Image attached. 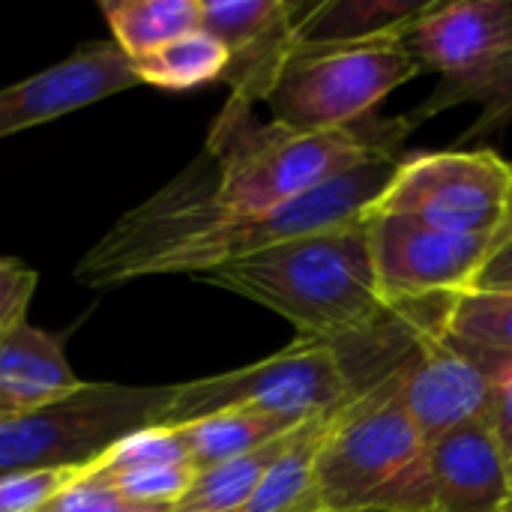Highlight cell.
Returning <instances> with one entry per match:
<instances>
[{"label":"cell","instance_id":"cell-1","mask_svg":"<svg viewBox=\"0 0 512 512\" xmlns=\"http://www.w3.org/2000/svg\"><path fill=\"white\" fill-rule=\"evenodd\" d=\"M399 156L363 162L318 189L258 216H228L213 201V174L192 165L141 207L129 210L75 267L87 288H114L141 276H204L285 240L360 219L387 189Z\"/></svg>","mask_w":512,"mask_h":512},{"label":"cell","instance_id":"cell-2","mask_svg":"<svg viewBox=\"0 0 512 512\" xmlns=\"http://www.w3.org/2000/svg\"><path fill=\"white\" fill-rule=\"evenodd\" d=\"M279 318L300 339L348 342L372 330L393 306L378 288L366 219H351L198 276Z\"/></svg>","mask_w":512,"mask_h":512},{"label":"cell","instance_id":"cell-3","mask_svg":"<svg viewBox=\"0 0 512 512\" xmlns=\"http://www.w3.org/2000/svg\"><path fill=\"white\" fill-rule=\"evenodd\" d=\"M414 126L402 117L363 120L336 132H297L276 120L261 123L252 105L228 99L207 135L213 201L228 216L276 210L363 162L399 156Z\"/></svg>","mask_w":512,"mask_h":512},{"label":"cell","instance_id":"cell-4","mask_svg":"<svg viewBox=\"0 0 512 512\" xmlns=\"http://www.w3.org/2000/svg\"><path fill=\"white\" fill-rule=\"evenodd\" d=\"M315 495L324 510L435 512L429 441L405 408L399 366L333 414Z\"/></svg>","mask_w":512,"mask_h":512},{"label":"cell","instance_id":"cell-5","mask_svg":"<svg viewBox=\"0 0 512 512\" xmlns=\"http://www.w3.org/2000/svg\"><path fill=\"white\" fill-rule=\"evenodd\" d=\"M420 72L426 69L405 36L351 45H294L267 96V108L276 123L297 132L351 129Z\"/></svg>","mask_w":512,"mask_h":512},{"label":"cell","instance_id":"cell-6","mask_svg":"<svg viewBox=\"0 0 512 512\" xmlns=\"http://www.w3.org/2000/svg\"><path fill=\"white\" fill-rule=\"evenodd\" d=\"M408 48L441 75V87L411 120L477 102L480 123L471 135L492 132L512 117V0H453L432 3L405 33Z\"/></svg>","mask_w":512,"mask_h":512},{"label":"cell","instance_id":"cell-7","mask_svg":"<svg viewBox=\"0 0 512 512\" xmlns=\"http://www.w3.org/2000/svg\"><path fill=\"white\" fill-rule=\"evenodd\" d=\"M174 384H90L45 408L0 417V474L39 468H87L123 438L153 429Z\"/></svg>","mask_w":512,"mask_h":512},{"label":"cell","instance_id":"cell-8","mask_svg":"<svg viewBox=\"0 0 512 512\" xmlns=\"http://www.w3.org/2000/svg\"><path fill=\"white\" fill-rule=\"evenodd\" d=\"M354 396L357 390L336 345L297 339L252 366L174 384L159 426L174 429L222 411H261L300 426L348 405Z\"/></svg>","mask_w":512,"mask_h":512},{"label":"cell","instance_id":"cell-9","mask_svg":"<svg viewBox=\"0 0 512 512\" xmlns=\"http://www.w3.org/2000/svg\"><path fill=\"white\" fill-rule=\"evenodd\" d=\"M510 207L512 162L495 150H444L402 159L369 210L402 213L441 231L501 243Z\"/></svg>","mask_w":512,"mask_h":512},{"label":"cell","instance_id":"cell-10","mask_svg":"<svg viewBox=\"0 0 512 512\" xmlns=\"http://www.w3.org/2000/svg\"><path fill=\"white\" fill-rule=\"evenodd\" d=\"M378 288L390 306L453 297L477 285L498 249L495 237L432 228L414 216L366 210Z\"/></svg>","mask_w":512,"mask_h":512},{"label":"cell","instance_id":"cell-11","mask_svg":"<svg viewBox=\"0 0 512 512\" xmlns=\"http://www.w3.org/2000/svg\"><path fill=\"white\" fill-rule=\"evenodd\" d=\"M444 303L399 363L405 408L429 444L465 423L489 420L492 408V378L471 345L444 333Z\"/></svg>","mask_w":512,"mask_h":512},{"label":"cell","instance_id":"cell-12","mask_svg":"<svg viewBox=\"0 0 512 512\" xmlns=\"http://www.w3.org/2000/svg\"><path fill=\"white\" fill-rule=\"evenodd\" d=\"M303 3L288 0H201V27L228 51L222 81L231 99L267 102L288 54L297 45Z\"/></svg>","mask_w":512,"mask_h":512},{"label":"cell","instance_id":"cell-13","mask_svg":"<svg viewBox=\"0 0 512 512\" xmlns=\"http://www.w3.org/2000/svg\"><path fill=\"white\" fill-rule=\"evenodd\" d=\"M141 84L132 60L114 42H93L72 57L0 90V141L60 120L93 102Z\"/></svg>","mask_w":512,"mask_h":512},{"label":"cell","instance_id":"cell-14","mask_svg":"<svg viewBox=\"0 0 512 512\" xmlns=\"http://www.w3.org/2000/svg\"><path fill=\"white\" fill-rule=\"evenodd\" d=\"M435 512H495L512 495L510 462L489 420L465 423L429 444Z\"/></svg>","mask_w":512,"mask_h":512},{"label":"cell","instance_id":"cell-15","mask_svg":"<svg viewBox=\"0 0 512 512\" xmlns=\"http://www.w3.org/2000/svg\"><path fill=\"white\" fill-rule=\"evenodd\" d=\"M81 387L57 336L21 321L0 339V417L45 408Z\"/></svg>","mask_w":512,"mask_h":512},{"label":"cell","instance_id":"cell-16","mask_svg":"<svg viewBox=\"0 0 512 512\" xmlns=\"http://www.w3.org/2000/svg\"><path fill=\"white\" fill-rule=\"evenodd\" d=\"M432 0H324L303 6L297 45H351L405 36Z\"/></svg>","mask_w":512,"mask_h":512},{"label":"cell","instance_id":"cell-17","mask_svg":"<svg viewBox=\"0 0 512 512\" xmlns=\"http://www.w3.org/2000/svg\"><path fill=\"white\" fill-rule=\"evenodd\" d=\"M174 429L186 447L192 468L201 474L207 468L255 453L297 426L282 417L261 414V411H222V414H210V417H201Z\"/></svg>","mask_w":512,"mask_h":512},{"label":"cell","instance_id":"cell-18","mask_svg":"<svg viewBox=\"0 0 512 512\" xmlns=\"http://www.w3.org/2000/svg\"><path fill=\"white\" fill-rule=\"evenodd\" d=\"M102 15L114 45L129 57H147L162 45L201 30V0H105Z\"/></svg>","mask_w":512,"mask_h":512},{"label":"cell","instance_id":"cell-19","mask_svg":"<svg viewBox=\"0 0 512 512\" xmlns=\"http://www.w3.org/2000/svg\"><path fill=\"white\" fill-rule=\"evenodd\" d=\"M132 66L141 84H153L162 90H195L201 84L222 81L228 69V51L201 27L147 57L132 60Z\"/></svg>","mask_w":512,"mask_h":512},{"label":"cell","instance_id":"cell-20","mask_svg":"<svg viewBox=\"0 0 512 512\" xmlns=\"http://www.w3.org/2000/svg\"><path fill=\"white\" fill-rule=\"evenodd\" d=\"M444 333L471 348L510 354L512 357V294L468 288L447 297Z\"/></svg>","mask_w":512,"mask_h":512},{"label":"cell","instance_id":"cell-21","mask_svg":"<svg viewBox=\"0 0 512 512\" xmlns=\"http://www.w3.org/2000/svg\"><path fill=\"white\" fill-rule=\"evenodd\" d=\"M156 465H192L186 456V447L177 435V429L153 426L144 432H135L114 444L102 459L84 468L90 477H114L138 468H156Z\"/></svg>","mask_w":512,"mask_h":512},{"label":"cell","instance_id":"cell-22","mask_svg":"<svg viewBox=\"0 0 512 512\" xmlns=\"http://www.w3.org/2000/svg\"><path fill=\"white\" fill-rule=\"evenodd\" d=\"M195 474L198 471L192 465H156V468H138V471L99 477V480L111 483L129 504H144V507L168 504V507H174L177 498L192 486Z\"/></svg>","mask_w":512,"mask_h":512},{"label":"cell","instance_id":"cell-23","mask_svg":"<svg viewBox=\"0 0 512 512\" xmlns=\"http://www.w3.org/2000/svg\"><path fill=\"white\" fill-rule=\"evenodd\" d=\"M81 474L84 468H39L0 474V512H39Z\"/></svg>","mask_w":512,"mask_h":512},{"label":"cell","instance_id":"cell-24","mask_svg":"<svg viewBox=\"0 0 512 512\" xmlns=\"http://www.w3.org/2000/svg\"><path fill=\"white\" fill-rule=\"evenodd\" d=\"M465 345V342H462ZM477 357L483 360L489 378H492V408H489V423L498 438V447L504 459L512 465V357L510 354H495L474 348Z\"/></svg>","mask_w":512,"mask_h":512},{"label":"cell","instance_id":"cell-25","mask_svg":"<svg viewBox=\"0 0 512 512\" xmlns=\"http://www.w3.org/2000/svg\"><path fill=\"white\" fill-rule=\"evenodd\" d=\"M132 507L111 483L81 474L60 495H54L39 512H123Z\"/></svg>","mask_w":512,"mask_h":512},{"label":"cell","instance_id":"cell-26","mask_svg":"<svg viewBox=\"0 0 512 512\" xmlns=\"http://www.w3.org/2000/svg\"><path fill=\"white\" fill-rule=\"evenodd\" d=\"M36 270L21 264L18 258H3L0 255V339L24 318L30 297L36 291Z\"/></svg>","mask_w":512,"mask_h":512},{"label":"cell","instance_id":"cell-27","mask_svg":"<svg viewBox=\"0 0 512 512\" xmlns=\"http://www.w3.org/2000/svg\"><path fill=\"white\" fill-rule=\"evenodd\" d=\"M501 276H512V243H501V246L495 249V255H492L489 264L483 267L477 285H480V282H489V279H501Z\"/></svg>","mask_w":512,"mask_h":512},{"label":"cell","instance_id":"cell-28","mask_svg":"<svg viewBox=\"0 0 512 512\" xmlns=\"http://www.w3.org/2000/svg\"><path fill=\"white\" fill-rule=\"evenodd\" d=\"M174 507H168V504H156V507H144V504H132V507H126L123 512H171Z\"/></svg>","mask_w":512,"mask_h":512},{"label":"cell","instance_id":"cell-29","mask_svg":"<svg viewBox=\"0 0 512 512\" xmlns=\"http://www.w3.org/2000/svg\"><path fill=\"white\" fill-rule=\"evenodd\" d=\"M501 243H512V207H510V222H507V231H504ZM501 243H498V246H501Z\"/></svg>","mask_w":512,"mask_h":512},{"label":"cell","instance_id":"cell-30","mask_svg":"<svg viewBox=\"0 0 512 512\" xmlns=\"http://www.w3.org/2000/svg\"><path fill=\"white\" fill-rule=\"evenodd\" d=\"M495 512H512V495L510 498H507V501H504V504H501V507H498V510Z\"/></svg>","mask_w":512,"mask_h":512},{"label":"cell","instance_id":"cell-31","mask_svg":"<svg viewBox=\"0 0 512 512\" xmlns=\"http://www.w3.org/2000/svg\"><path fill=\"white\" fill-rule=\"evenodd\" d=\"M318 512H378V510H318Z\"/></svg>","mask_w":512,"mask_h":512},{"label":"cell","instance_id":"cell-32","mask_svg":"<svg viewBox=\"0 0 512 512\" xmlns=\"http://www.w3.org/2000/svg\"><path fill=\"white\" fill-rule=\"evenodd\" d=\"M510 480H512V465H510Z\"/></svg>","mask_w":512,"mask_h":512}]
</instances>
